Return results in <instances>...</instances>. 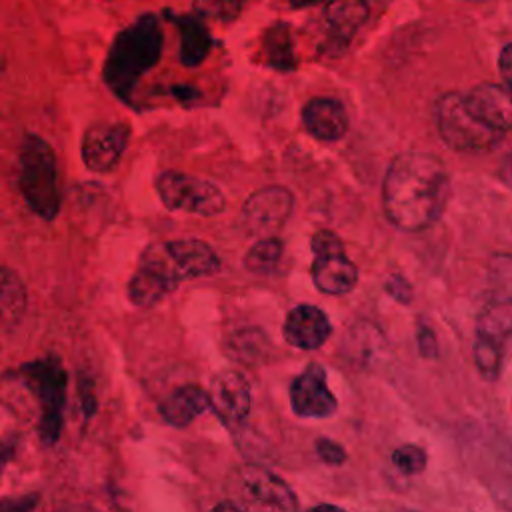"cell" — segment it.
I'll use <instances>...</instances> for the list:
<instances>
[{
	"label": "cell",
	"instance_id": "cell-1",
	"mask_svg": "<svg viewBox=\"0 0 512 512\" xmlns=\"http://www.w3.org/2000/svg\"><path fill=\"white\" fill-rule=\"evenodd\" d=\"M450 192L444 162L428 152L398 154L384 176L382 206L390 224L422 232L438 222Z\"/></svg>",
	"mask_w": 512,
	"mask_h": 512
},
{
	"label": "cell",
	"instance_id": "cell-2",
	"mask_svg": "<svg viewBox=\"0 0 512 512\" xmlns=\"http://www.w3.org/2000/svg\"><path fill=\"white\" fill-rule=\"evenodd\" d=\"M220 270L216 250L198 238H176L148 244L128 280V298L150 308L168 298L184 280L212 276Z\"/></svg>",
	"mask_w": 512,
	"mask_h": 512
},
{
	"label": "cell",
	"instance_id": "cell-3",
	"mask_svg": "<svg viewBox=\"0 0 512 512\" xmlns=\"http://www.w3.org/2000/svg\"><path fill=\"white\" fill-rule=\"evenodd\" d=\"M164 46L162 24L156 14H142L120 30L104 58L102 78L108 90L122 102L132 104L140 78L158 64Z\"/></svg>",
	"mask_w": 512,
	"mask_h": 512
},
{
	"label": "cell",
	"instance_id": "cell-4",
	"mask_svg": "<svg viewBox=\"0 0 512 512\" xmlns=\"http://www.w3.org/2000/svg\"><path fill=\"white\" fill-rule=\"evenodd\" d=\"M18 186L28 208L38 218L50 222L58 216L62 196L56 152L40 134L28 132L20 144Z\"/></svg>",
	"mask_w": 512,
	"mask_h": 512
},
{
	"label": "cell",
	"instance_id": "cell-5",
	"mask_svg": "<svg viewBox=\"0 0 512 512\" xmlns=\"http://www.w3.org/2000/svg\"><path fill=\"white\" fill-rule=\"evenodd\" d=\"M228 500L240 512H298L292 488L272 470L258 464H240L226 482Z\"/></svg>",
	"mask_w": 512,
	"mask_h": 512
},
{
	"label": "cell",
	"instance_id": "cell-6",
	"mask_svg": "<svg viewBox=\"0 0 512 512\" xmlns=\"http://www.w3.org/2000/svg\"><path fill=\"white\" fill-rule=\"evenodd\" d=\"M474 364L484 380H496L512 358V300L490 302L476 320Z\"/></svg>",
	"mask_w": 512,
	"mask_h": 512
},
{
	"label": "cell",
	"instance_id": "cell-7",
	"mask_svg": "<svg viewBox=\"0 0 512 512\" xmlns=\"http://www.w3.org/2000/svg\"><path fill=\"white\" fill-rule=\"evenodd\" d=\"M18 376L34 392L40 404V436L52 444L62 430V410L66 398V370L54 356H44L22 364Z\"/></svg>",
	"mask_w": 512,
	"mask_h": 512
},
{
	"label": "cell",
	"instance_id": "cell-8",
	"mask_svg": "<svg viewBox=\"0 0 512 512\" xmlns=\"http://www.w3.org/2000/svg\"><path fill=\"white\" fill-rule=\"evenodd\" d=\"M436 128L444 144L458 152H484L500 144L502 134L478 122L466 108L464 94L446 92L436 102Z\"/></svg>",
	"mask_w": 512,
	"mask_h": 512
},
{
	"label": "cell",
	"instance_id": "cell-9",
	"mask_svg": "<svg viewBox=\"0 0 512 512\" xmlns=\"http://www.w3.org/2000/svg\"><path fill=\"white\" fill-rule=\"evenodd\" d=\"M154 186L160 202L172 212L216 216L226 208V198L216 184L186 172L166 170L158 174Z\"/></svg>",
	"mask_w": 512,
	"mask_h": 512
},
{
	"label": "cell",
	"instance_id": "cell-10",
	"mask_svg": "<svg viewBox=\"0 0 512 512\" xmlns=\"http://www.w3.org/2000/svg\"><path fill=\"white\" fill-rule=\"evenodd\" d=\"M310 274L316 288L330 296L348 294L358 282V270L344 252V242L332 230H320L310 240Z\"/></svg>",
	"mask_w": 512,
	"mask_h": 512
},
{
	"label": "cell",
	"instance_id": "cell-11",
	"mask_svg": "<svg viewBox=\"0 0 512 512\" xmlns=\"http://www.w3.org/2000/svg\"><path fill=\"white\" fill-rule=\"evenodd\" d=\"M130 136H132V126L124 120L92 122L84 130L82 142H80V154H82L84 166L96 174L112 172L120 164L130 144Z\"/></svg>",
	"mask_w": 512,
	"mask_h": 512
},
{
	"label": "cell",
	"instance_id": "cell-12",
	"mask_svg": "<svg viewBox=\"0 0 512 512\" xmlns=\"http://www.w3.org/2000/svg\"><path fill=\"white\" fill-rule=\"evenodd\" d=\"M294 210V196L282 186H266L252 192L240 210V224L250 236H274Z\"/></svg>",
	"mask_w": 512,
	"mask_h": 512
},
{
	"label": "cell",
	"instance_id": "cell-13",
	"mask_svg": "<svg viewBox=\"0 0 512 512\" xmlns=\"http://www.w3.org/2000/svg\"><path fill=\"white\" fill-rule=\"evenodd\" d=\"M290 406L300 418H330L338 400L326 384V370L312 362L290 384Z\"/></svg>",
	"mask_w": 512,
	"mask_h": 512
},
{
	"label": "cell",
	"instance_id": "cell-14",
	"mask_svg": "<svg viewBox=\"0 0 512 512\" xmlns=\"http://www.w3.org/2000/svg\"><path fill=\"white\" fill-rule=\"evenodd\" d=\"M208 400L222 424L238 430L246 422L252 406L248 380L238 370H224L212 378Z\"/></svg>",
	"mask_w": 512,
	"mask_h": 512
},
{
	"label": "cell",
	"instance_id": "cell-15",
	"mask_svg": "<svg viewBox=\"0 0 512 512\" xmlns=\"http://www.w3.org/2000/svg\"><path fill=\"white\" fill-rule=\"evenodd\" d=\"M464 102L468 112L490 130L502 136L512 130V90L506 84L482 82L464 96Z\"/></svg>",
	"mask_w": 512,
	"mask_h": 512
},
{
	"label": "cell",
	"instance_id": "cell-16",
	"mask_svg": "<svg viewBox=\"0 0 512 512\" xmlns=\"http://www.w3.org/2000/svg\"><path fill=\"white\" fill-rule=\"evenodd\" d=\"M370 8L366 0H330L324 10V20L328 26L324 50L330 56L342 54L358 28L368 20Z\"/></svg>",
	"mask_w": 512,
	"mask_h": 512
},
{
	"label": "cell",
	"instance_id": "cell-17",
	"mask_svg": "<svg viewBox=\"0 0 512 512\" xmlns=\"http://www.w3.org/2000/svg\"><path fill=\"white\" fill-rule=\"evenodd\" d=\"M284 340L300 350L320 348L332 334L330 318L312 304H298L284 320Z\"/></svg>",
	"mask_w": 512,
	"mask_h": 512
},
{
	"label": "cell",
	"instance_id": "cell-18",
	"mask_svg": "<svg viewBox=\"0 0 512 512\" xmlns=\"http://www.w3.org/2000/svg\"><path fill=\"white\" fill-rule=\"evenodd\" d=\"M304 128L318 140H340L348 130L344 106L334 98H312L302 110Z\"/></svg>",
	"mask_w": 512,
	"mask_h": 512
},
{
	"label": "cell",
	"instance_id": "cell-19",
	"mask_svg": "<svg viewBox=\"0 0 512 512\" xmlns=\"http://www.w3.org/2000/svg\"><path fill=\"white\" fill-rule=\"evenodd\" d=\"M26 304L28 294L24 282L12 268L0 264V346L24 318Z\"/></svg>",
	"mask_w": 512,
	"mask_h": 512
},
{
	"label": "cell",
	"instance_id": "cell-20",
	"mask_svg": "<svg viewBox=\"0 0 512 512\" xmlns=\"http://www.w3.org/2000/svg\"><path fill=\"white\" fill-rule=\"evenodd\" d=\"M180 32V62L188 68L204 62L212 48V36L204 20L196 14H168Z\"/></svg>",
	"mask_w": 512,
	"mask_h": 512
},
{
	"label": "cell",
	"instance_id": "cell-21",
	"mask_svg": "<svg viewBox=\"0 0 512 512\" xmlns=\"http://www.w3.org/2000/svg\"><path fill=\"white\" fill-rule=\"evenodd\" d=\"M208 406H210V400L204 388H200L198 384H184L162 400L160 414L168 424L182 428V426H188Z\"/></svg>",
	"mask_w": 512,
	"mask_h": 512
},
{
	"label": "cell",
	"instance_id": "cell-22",
	"mask_svg": "<svg viewBox=\"0 0 512 512\" xmlns=\"http://www.w3.org/2000/svg\"><path fill=\"white\" fill-rule=\"evenodd\" d=\"M226 354L238 364L258 366L270 360V356L274 354V346L264 330L256 326H248L228 336Z\"/></svg>",
	"mask_w": 512,
	"mask_h": 512
},
{
	"label": "cell",
	"instance_id": "cell-23",
	"mask_svg": "<svg viewBox=\"0 0 512 512\" xmlns=\"http://www.w3.org/2000/svg\"><path fill=\"white\" fill-rule=\"evenodd\" d=\"M264 62L278 72H292L298 66L292 34L286 22H274L262 36Z\"/></svg>",
	"mask_w": 512,
	"mask_h": 512
},
{
	"label": "cell",
	"instance_id": "cell-24",
	"mask_svg": "<svg viewBox=\"0 0 512 512\" xmlns=\"http://www.w3.org/2000/svg\"><path fill=\"white\" fill-rule=\"evenodd\" d=\"M282 256V240L276 236L260 238L244 256V266L256 274H270L276 270Z\"/></svg>",
	"mask_w": 512,
	"mask_h": 512
},
{
	"label": "cell",
	"instance_id": "cell-25",
	"mask_svg": "<svg viewBox=\"0 0 512 512\" xmlns=\"http://www.w3.org/2000/svg\"><path fill=\"white\" fill-rule=\"evenodd\" d=\"M246 6V0H192L194 14L218 22H234Z\"/></svg>",
	"mask_w": 512,
	"mask_h": 512
},
{
	"label": "cell",
	"instance_id": "cell-26",
	"mask_svg": "<svg viewBox=\"0 0 512 512\" xmlns=\"http://www.w3.org/2000/svg\"><path fill=\"white\" fill-rule=\"evenodd\" d=\"M392 464L402 472V474H418L426 468L428 454L422 446L418 444H402L392 450Z\"/></svg>",
	"mask_w": 512,
	"mask_h": 512
},
{
	"label": "cell",
	"instance_id": "cell-27",
	"mask_svg": "<svg viewBox=\"0 0 512 512\" xmlns=\"http://www.w3.org/2000/svg\"><path fill=\"white\" fill-rule=\"evenodd\" d=\"M316 454L320 460L332 466H340L346 460V450L342 444L330 440V438H318L316 440Z\"/></svg>",
	"mask_w": 512,
	"mask_h": 512
},
{
	"label": "cell",
	"instance_id": "cell-28",
	"mask_svg": "<svg viewBox=\"0 0 512 512\" xmlns=\"http://www.w3.org/2000/svg\"><path fill=\"white\" fill-rule=\"evenodd\" d=\"M416 342H418V350L424 358H436L438 356V342H436V336H434L430 326H426V324L418 326Z\"/></svg>",
	"mask_w": 512,
	"mask_h": 512
},
{
	"label": "cell",
	"instance_id": "cell-29",
	"mask_svg": "<svg viewBox=\"0 0 512 512\" xmlns=\"http://www.w3.org/2000/svg\"><path fill=\"white\" fill-rule=\"evenodd\" d=\"M386 292H388L394 300H398V302H402V304H408V302L412 300V286L408 284V280H404V278L398 276V274H394V276L388 278V282H386Z\"/></svg>",
	"mask_w": 512,
	"mask_h": 512
},
{
	"label": "cell",
	"instance_id": "cell-30",
	"mask_svg": "<svg viewBox=\"0 0 512 512\" xmlns=\"http://www.w3.org/2000/svg\"><path fill=\"white\" fill-rule=\"evenodd\" d=\"M36 504H38L36 494H28V496H20V498H6V500H0V512H34Z\"/></svg>",
	"mask_w": 512,
	"mask_h": 512
},
{
	"label": "cell",
	"instance_id": "cell-31",
	"mask_svg": "<svg viewBox=\"0 0 512 512\" xmlns=\"http://www.w3.org/2000/svg\"><path fill=\"white\" fill-rule=\"evenodd\" d=\"M498 70L502 74L504 84L512 90V42L506 44L498 56Z\"/></svg>",
	"mask_w": 512,
	"mask_h": 512
},
{
	"label": "cell",
	"instance_id": "cell-32",
	"mask_svg": "<svg viewBox=\"0 0 512 512\" xmlns=\"http://www.w3.org/2000/svg\"><path fill=\"white\" fill-rule=\"evenodd\" d=\"M14 450H16V442L14 440H6V442L0 444V474H2L4 466H6V462L12 458Z\"/></svg>",
	"mask_w": 512,
	"mask_h": 512
},
{
	"label": "cell",
	"instance_id": "cell-33",
	"mask_svg": "<svg viewBox=\"0 0 512 512\" xmlns=\"http://www.w3.org/2000/svg\"><path fill=\"white\" fill-rule=\"evenodd\" d=\"M306 512H346V510L336 506V504H316V506L308 508Z\"/></svg>",
	"mask_w": 512,
	"mask_h": 512
},
{
	"label": "cell",
	"instance_id": "cell-34",
	"mask_svg": "<svg viewBox=\"0 0 512 512\" xmlns=\"http://www.w3.org/2000/svg\"><path fill=\"white\" fill-rule=\"evenodd\" d=\"M210 512H240L230 500H224V502H218Z\"/></svg>",
	"mask_w": 512,
	"mask_h": 512
},
{
	"label": "cell",
	"instance_id": "cell-35",
	"mask_svg": "<svg viewBox=\"0 0 512 512\" xmlns=\"http://www.w3.org/2000/svg\"><path fill=\"white\" fill-rule=\"evenodd\" d=\"M504 180H506V184L512 188V152H510V156L506 158V164H504Z\"/></svg>",
	"mask_w": 512,
	"mask_h": 512
},
{
	"label": "cell",
	"instance_id": "cell-36",
	"mask_svg": "<svg viewBox=\"0 0 512 512\" xmlns=\"http://www.w3.org/2000/svg\"><path fill=\"white\" fill-rule=\"evenodd\" d=\"M292 8H306V6H312V4H320L324 0H288Z\"/></svg>",
	"mask_w": 512,
	"mask_h": 512
},
{
	"label": "cell",
	"instance_id": "cell-37",
	"mask_svg": "<svg viewBox=\"0 0 512 512\" xmlns=\"http://www.w3.org/2000/svg\"><path fill=\"white\" fill-rule=\"evenodd\" d=\"M464 2H474V4H478V2H488V0H464Z\"/></svg>",
	"mask_w": 512,
	"mask_h": 512
},
{
	"label": "cell",
	"instance_id": "cell-38",
	"mask_svg": "<svg viewBox=\"0 0 512 512\" xmlns=\"http://www.w3.org/2000/svg\"><path fill=\"white\" fill-rule=\"evenodd\" d=\"M398 512H416V510H398Z\"/></svg>",
	"mask_w": 512,
	"mask_h": 512
}]
</instances>
